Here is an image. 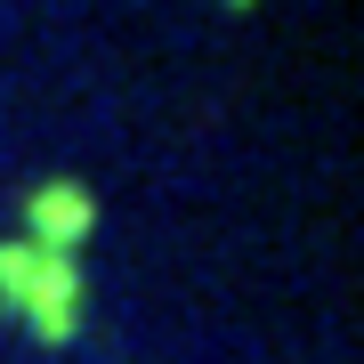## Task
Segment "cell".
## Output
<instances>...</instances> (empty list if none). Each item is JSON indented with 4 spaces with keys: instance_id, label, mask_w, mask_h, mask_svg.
<instances>
[{
    "instance_id": "6da1fadb",
    "label": "cell",
    "mask_w": 364,
    "mask_h": 364,
    "mask_svg": "<svg viewBox=\"0 0 364 364\" xmlns=\"http://www.w3.org/2000/svg\"><path fill=\"white\" fill-rule=\"evenodd\" d=\"M0 299H9L33 332H49V340H65L81 324V275L65 259H33L25 243L0 251Z\"/></svg>"
}]
</instances>
